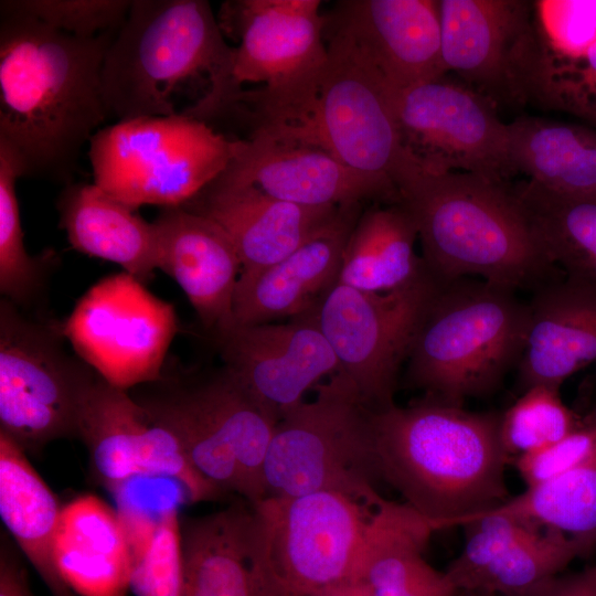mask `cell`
<instances>
[{
  "instance_id": "1",
  "label": "cell",
  "mask_w": 596,
  "mask_h": 596,
  "mask_svg": "<svg viewBox=\"0 0 596 596\" xmlns=\"http://www.w3.org/2000/svg\"><path fill=\"white\" fill-rule=\"evenodd\" d=\"M117 32L77 38L0 9V140L22 177L73 182L83 146L109 118L102 70Z\"/></svg>"
},
{
  "instance_id": "2",
  "label": "cell",
  "mask_w": 596,
  "mask_h": 596,
  "mask_svg": "<svg viewBox=\"0 0 596 596\" xmlns=\"http://www.w3.org/2000/svg\"><path fill=\"white\" fill-rule=\"evenodd\" d=\"M501 414L469 412L424 397L373 413L381 480L436 531L501 505L509 456Z\"/></svg>"
},
{
  "instance_id": "3",
  "label": "cell",
  "mask_w": 596,
  "mask_h": 596,
  "mask_svg": "<svg viewBox=\"0 0 596 596\" xmlns=\"http://www.w3.org/2000/svg\"><path fill=\"white\" fill-rule=\"evenodd\" d=\"M395 187L416 225L424 265L438 283L478 277L534 291L552 280L555 267L507 183L467 172H428L411 159Z\"/></svg>"
},
{
  "instance_id": "4",
  "label": "cell",
  "mask_w": 596,
  "mask_h": 596,
  "mask_svg": "<svg viewBox=\"0 0 596 596\" xmlns=\"http://www.w3.org/2000/svg\"><path fill=\"white\" fill-rule=\"evenodd\" d=\"M319 0H235L217 22L238 42L232 96L211 118L247 136H294L315 113L327 63L326 18Z\"/></svg>"
},
{
  "instance_id": "5",
  "label": "cell",
  "mask_w": 596,
  "mask_h": 596,
  "mask_svg": "<svg viewBox=\"0 0 596 596\" xmlns=\"http://www.w3.org/2000/svg\"><path fill=\"white\" fill-rule=\"evenodd\" d=\"M233 46L204 0H132L107 49L102 86L108 116L117 121L180 114L174 95L206 74L204 105L232 91Z\"/></svg>"
},
{
  "instance_id": "6",
  "label": "cell",
  "mask_w": 596,
  "mask_h": 596,
  "mask_svg": "<svg viewBox=\"0 0 596 596\" xmlns=\"http://www.w3.org/2000/svg\"><path fill=\"white\" fill-rule=\"evenodd\" d=\"M528 316L510 288L473 278L439 284L406 359L408 384L455 406L492 392L518 366Z\"/></svg>"
},
{
  "instance_id": "7",
  "label": "cell",
  "mask_w": 596,
  "mask_h": 596,
  "mask_svg": "<svg viewBox=\"0 0 596 596\" xmlns=\"http://www.w3.org/2000/svg\"><path fill=\"white\" fill-rule=\"evenodd\" d=\"M373 413L344 373L319 383L312 401L277 423L264 462L266 497L332 491L379 505Z\"/></svg>"
},
{
  "instance_id": "8",
  "label": "cell",
  "mask_w": 596,
  "mask_h": 596,
  "mask_svg": "<svg viewBox=\"0 0 596 596\" xmlns=\"http://www.w3.org/2000/svg\"><path fill=\"white\" fill-rule=\"evenodd\" d=\"M88 146L94 183L136 211L189 202L226 169L237 140L178 114L117 121Z\"/></svg>"
},
{
  "instance_id": "9",
  "label": "cell",
  "mask_w": 596,
  "mask_h": 596,
  "mask_svg": "<svg viewBox=\"0 0 596 596\" xmlns=\"http://www.w3.org/2000/svg\"><path fill=\"white\" fill-rule=\"evenodd\" d=\"M223 493L266 497L264 462L279 418L224 365L173 393L139 402Z\"/></svg>"
},
{
  "instance_id": "10",
  "label": "cell",
  "mask_w": 596,
  "mask_h": 596,
  "mask_svg": "<svg viewBox=\"0 0 596 596\" xmlns=\"http://www.w3.org/2000/svg\"><path fill=\"white\" fill-rule=\"evenodd\" d=\"M379 505L332 491L265 497L252 504L270 596H310L355 579Z\"/></svg>"
},
{
  "instance_id": "11",
  "label": "cell",
  "mask_w": 596,
  "mask_h": 596,
  "mask_svg": "<svg viewBox=\"0 0 596 596\" xmlns=\"http://www.w3.org/2000/svg\"><path fill=\"white\" fill-rule=\"evenodd\" d=\"M64 341L61 322L0 299V432L25 453L76 436L79 396L95 371Z\"/></svg>"
},
{
  "instance_id": "12",
  "label": "cell",
  "mask_w": 596,
  "mask_h": 596,
  "mask_svg": "<svg viewBox=\"0 0 596 596\" xmlns=\"http://www.w3.org/2000/svg\"><path fill=\"white\" fill-rule=\"evenodd\" d=\"M324 31L327 63L316 109L294 139L321 147L356 173L396 189L394 180L411 156L400 135L395 93L345 31L327 22Z\"/></svg>"
},
{
  "instance_id": "13",
  "label": "cell",
  "mask_w": 596,
  "mask_h": 596,
  "mask_svg": "<svg viewBox=\"0 0 596 596\" xmlns=\"http://www.w3.org/2000/svg\"><path fill=\"white\" fill-rule=\"evenodd\" d=\"M439 284L428 275L404 289L370 292L337 281L312 311L340 372L372 411L395 405L400 369Z\"/></svg>"
},
{
  "instance_id": "14",
  "label": "cell",
  "mask_w": 596,
  "mask_h": 596,
  "mask_svg": "<svg viewBox=\"0 0 596 596\" xmlns=\"http://www.w3.org/2000/svg\"><path fill=\"white\" fill-rule=\"evenodd\" d=\"M61 330L79 359L109 384L128 391L162 379L178 320L171 304L124 272L91 287Z\"/></svg>"
},
{
  "instance_id": "15",
  "label": "cell",
  "mask_w": 596,
  "mask_h": 596,
  "mask_svg": "<svg viewBox=\"0 0 596 596\" xmlns=\"http://www.w3.org/2000/svg\"><path fill=\"white\" fill-rule=\"evenodd\" d=\"M394 106L403 147L422 169L500 183L514 174L509 126L476 89L443 76L396 92Z\"/></svg>"
},
{
  "instance_id": "16",
  "label": "cell",
  "mask_w": 596,
  "mask_h": 596,
  "mask_svg": "<svg viewBox=\"0 0 596 596\" xmlns=\"http://www.w3.org/2000/svg\"><path fill=\"white\" fill-rule=\"evenodd\" d=\"M76 437L85 444L95 475L113 492L137 478H169L190 502L219 500L223 492L188 460L178 438L128 391L96 372L84 385Z\"/></svg>"
},
{
  "instance_id": "17",
  "label": "cell",
  "mask_w": 596,
  "mask_h": 596,
  "mask_svg": "<svg viewBox=\"0 0 596 596\" xmlns=\"http://www.w3.org/2000/svg\"><path fill=\"white\" fill-rule=\"evenodd\" d=\"M213 340L223 365L279 419L340 371L312 311L288 323L233 326Z\"/></svg>"
},
{
  "instance_id": "18",
  "label": "cell",
  "mask_w": 596,
  "mask_h": 596,
  "mask_svg": "<svg viewBox=\"0 0 596 596\" xmlns=\"http://www.w3.org/2000/svg\"><path fill=\"white\" fill-rule=\"evenodd\" d=\"M221 179L257 187L306 206H353L365 201L398 203L395 188L351 170L321 147L255 132L236 139Z\"/></svg>"
},
{
  "instance_id": "19",
  "label": "cell",
  "mask_w": 596,
  "mask_h": 596,
  "mask_svg": "<svg viewBox=\"0 0 596 596\" xmlns=\"http://www.w3.org/2000/svg\"><path fill=\"white\" fill-rule=\"evenodd\" d=\"M531 8L521 0H439L446 74L456 73L494 104L519 100V66L538 31Z\"/></svg>"
},
{
  "instance_id": "20",
  "label": "cell",
  "mask_w": 596,
  "mask_h": 596,
  "mask_svg": "<svg viewBox=\"0 0 596 596\" xmlns=\"http://www.w3.org/2000/svg\"><path fill=\"white\" fill-rule=\"evenodd\" d=\"M182 207L221 226L237 252L241 273H253L292 253L331 224L344 206L300 205L217 177Z\"/></svg>"
},
{
  "instance_id": "21",
  "label": "cell",
  "mask_w": 596,
  "mask_h": 596,
  "mask_svg": "<svg viewBox=\"0 0 596 596\" xmlns=\"http://www.w3.org/2000/svg\"><path fill=\"white\" fill-rule=\"evenodd\" d=\"M324 17L355 41L394 93L446 75L438 1L345 0Z\"/></svg>"
},
{
  "instance_id": "22",
  "label": "cell",
  "mask_w": 596,
  "mask_h": 596,
  "mask_svg": "<svg viewBox=\"0 0 596 596\" xmlns=\"http://www.w3.org/2000/svg\"><path fill=\"white\" fill-rule=\"evenodd\" d=\"M153 223L158 269L178 283L213 339L230 330L242 270L230 237L209 217L182 206L161 207Z\"/></svg>"
},
{
  "instance_id": "23",
  "label": "cell",
  "mask_w": 596,
  "mask_h": 596,
  "mask_svg": "<svg viewBox=\"0 0 596 596\" xmlns=\"http://www.w3.org/2000/svg\"><path fill=\"white\" fill-rule=\"evenodd\" d=\"M361 206H344L331 224L279 262L241 273L234 294V326L272 323L313 311L338 280Z\"/></svg>"
},
{
  "instance_id": "24",
  "label": "cell",
  "mask_w": 596,
  "mask_h": 596,
  "mask_svg": "<svg viewBox=\"0 0 596 596\" xmlns=\"http://www.w3.org/2000/svg\"><path fill=\"white\" fill-rule=\"evenodd\" d=\"M518 363L522 391L545 385L556 390L596 360V289L552 279L533 291Z\"/></svg>"
},
{
  "instance_id": "25",
  "label": "cell",
  "mask_w": 596,
  "mask_h": 596,
  "mask_svg": "<svg viewBox=\"0 0 596 596\" xmlns=\"http://www.w3.org/2000/svg\"><path fill=\"white\" fill-rule=\"evenodd\" d=\"M183 596H270L252 504L236 502L182 528Z\"/></svg>"
},
{
  "instance_id": "26",
  "label": "cell",
  "mask_w": 596,
  "mask_h": 596,
  "mask_svg": "<svg viewBox=\"0 0 596 596\" xmlns=\"http://www.w3.org/2000/svg\"><path fill=\"white\" fill-rule=\"evenodd\" d=\"M56 568L77 596H126L130 550L118 512L93 494L64 508L54 540Z\"/></svg>"
},
{
  "instance_id": "27",
  "label": "cell",
  "mask_w": 596,
  "mask_h": 596,
  "mask_svg": "<svg viewBox=\"0 0 596 596\" xmlns=\"http://www.w3.org/2000/svg\"><path fill=\"white\" fill-rule=\"evenodd\" d=\"M56 207L58 226L74 249L115 263L142 284L153 278L159 258L153 222L145 221L94 182L66 184Z\"/></svg>"
},
{
  "instance_id": "28",
  "label": "cell",
  "mask_w": 596,
  "mask_h": 596,
  "mask_svg": "<svg viewBox=\"0 0 596 596\" xmlns=\"http://www.w3.org/2000/svg\"><path fill=\"white\" fill-rule=\"evenodd\" d=\"M434 532L407 503L384 499L374 513L355 579L365 582L374 596H457L448 574L423 556Z\"/></svg>"
},
{
  "instance_id": "29",
  "label": "cell",
  "mask_w": 596,
  "mask_h": 596,
  "mask_svg": "<svg viewBox=\"0 0 596 596\" xmlns=\"http://www.w3.org/2000/svg\"><path fill=\"white\" fill-rule=\"evenodd\" d=\"M62 509L25 451L0 432V514L52 596H77L61 577L54 540Z\"/></svg>"
},
{
  "instance_id": "30",
  "label": "cell",
  "mask_w": 596,
  "mask_h": 596,
  "mask_svg": "<svg viewBox=\"0 0 596 596\" xmlns=\"http://www.w3.org/2000/svg\"><path fill=\"white\" fill-rule=\"evenodd\" d=\"M417 230L400 203L363 211L345 244L338 283L370 292L407 288L430 275L415 253Z\"/></svg>"
},
{
  "instance_id": "31",
  "label": "cell",
  "mask_w": 596,
  "mask_h": 596,
  "mask_svg": "<svg viewBox=\"0 0 596 596\" xmlns=\"http://www.w3.org/2000/svg\"><path fill=\"white\" fill-rule=\"evenodd\" d=\"M508 126L514 173L558 194L596 198V128L539 117Z\"/></svg>"
},
{
  "instance_id": "32",
  "label": "cell",
  "mask_w": 596,
  "mask_h": 596,
  "mask_svg": "<svg viewBox=\"0 0 596 596\" xmlns=\"http://www.w3.org/2000/svg\"><path fill=\"white\" fill-rule=\"evenodd\" d=\"M513 190L549 262L596 289V198L558 194L529 180Z\"/></svg>"
},
{
  "instance_id": "33",
  "label": "cell",
  "mask_w": 596,
  "mask_h": 596,
  "mask_svg": "<svg viewBox=\"0 0 596 596\" xmlns=\"http://www.w3.org/2000/svg\"><path fill=\"white\" fill-rule=\"evenodd\" d=\"M496 510L536 529L596 544V449L566 472L510 497Z\"/></svg>"
},
{
  "instance_id": "34",
  "label": "cell",
  "mask_w": 596,
  "mask_h": 596,
  "mask_svg": "<svg viewBox=\"0 0 596 596\" xmlns=\"http://www.w3.org/2000/svg\"><path fill=\"white\" fill-rule=\"evenodd\" d=\"M22 177L12 149L0 140V292L18 308L40 313V301L47 288L57 254L46 249L31 256L24 246L17 179Z\"/></svg>"
},
{
  "instance_id": "35",
  "label": "cell",
  "mask_w": 596,
  "mask_h": 596,
  "mask_svg": "<svg viewBox=\"0 0 596 596\" xmlns=\"http://www.w3.org/2000/svg\"><path fill=\"white\" fill-rule=\"evenodd\" d=\"M592 547L558 531L534 530L481 572L467 592L526 596Z\"/></svg>"
},
{
  "instance_id": "36",
  "label": "cell",
  "mask_w": 596,
  "mask_h": 596,
  "mask_svg": "<svg viewBox=\"0 0 596 596\" xmlns=\"http://www.w3.org/2000/svg\"><path fill=\"white\" fill-rule=\"evenodd\" d=\"M579 423L558 390L535 385L501 414L500 437L508 456L520 457L560 441Z\"/></svg>"
},
{
  "instance_id": "37",
  "label": "cell",
  "mask_w": 596,
  "mask_h": 596,
  "mask_svg": "<svg viewBox=\"0 0 596 596\" xmlns=\"http://www.w3.org/2000/svg\"><path fill=\"white\" fill-rule=\"evenodd\" d=\"M184 554L177 505L161 514L146 551L131 563L129 590L135 596H183Z\"/></svg>"
},
{
  "instance_id": "38",
  "label": "cell",
  "mask_w": 596,
  "mask_h": 596,
  "mask_svg": "<svg viewBox=\"0 0 596 596\" xmlns=\"http://www.w3.org/2000/svg\"><path fill=\"white\" fill-rule=\"evenodd\" d=\"M459 526L465 531L464 546L446 571L458 590H467L481 572L521 539L538 530L496 510L471 517Z\"/></svg>"
},
{
  "instance_id": "39",
  "label": "cell",
  "mask_w": 596,
  "mask_h": 596,
  "mask_svg": "<svg viewBox=\"0 0 596 596\" xmlns=\"http://www.w3.org/2000/svg\"><path fill=\"white\" fill-rule=\"evenodd\" d=\"M132 0H4L0 9L33 18L77 38L118 31Z\"/></svg>"
},
{
  "instance_id": "40",
  "label": "cell",
  "mask_w": 596,
  "mask_h": 596,
  "mask_svg": "<svg viewBox=\"0 0 596 596\" xmlns=\"http://www.w3.org/2000/svg\"><path fill=\"white\" fill-rule=\"evenodd\" d=\"M542 40L556 54L576 57L596 43V0L534 2Z\"/></svg>"
},
{
  "instance_id": "41",
  "label": "cell",
  "mask_w": 596,
  "mask_h": 596,
  "mask_svg": "<svg viewBox=\"0 0 596 596\" xmlns=\"http://www.w3.org/2000/svg\"><path fill=\"white\" fill-rule=\"evenodd\" d=\"M596 449V413L560 441L517 457L515 468L526 488L546 482L584 461Z\"/></svg>"
},
{
  "instance_id": "42",
  "label": "cell",
  "mask_w": 596,
  "mask_h": 596,
  "mask_svg": "<svg viewBox=\"0 0 596 596\" xmlns=\"http://www.w3.org/2000/svg\"><path fill=\"white\" fill-rule=\"evenodd\" d=\"M526 596H596V564L575 574L555 576Z\"/></svg>"
},
{
  "instance_id": "43",
  "label": "cell",
  "mask_w": 596,
  "mask_h": 596,
  "mask_svg": "<svg viewBox=\"0 0 596 596\" xmlns=\"http://www.w3.org/2000/svg\"><path fill=\"white\" fill-rule=\"evenodd\" d=\"M0 596H35L24 566L7 543L0 554Z\"/></svg>"
},
{
  "instance_id": "44",
  "label": "cell",
  "mask_w": 596,
  "mask_h": 596,
  "mask_svg": "<svg viewBox=\"0 0 596 596\" xmlns=\"http://www.w3.org/2000/svg\"><path fill=\"white\" fill-rule=\"evenodd\" d=\"M310 596H374L362 579H350L317 590Z\"/></svg>"
},
{
  "instance_id": "45",
  "label": "cell",
  "mask_w": 596,
  "mask_h": 596,
  "mask_svg": "<svg viewBox=\"0 0 596 596\" xmlns=\"http://www.w3.org/2000/svg\"><path fill=\"white\" fill-rule=\"evenodd\" d=\"M587 121L596 128V103Z\"/></svg>"
},
{
  "instance_id": "46",
  "label": "cell",
  "mask_w": 596,
  "mask_h": 596,
  "mask_svg": "<svg viewBox=\"0 0 596 596\" xmlns=\"http://www.w3.org/2000/svg\"><path fill=\"white\" fill-rule=\"evenodd\" d=\"M479 596H492L491 594H487V593H481V592H477Z\"/></svg>"
},
{
  "instance_id": "47",
  "label": "cell",
  "mask_w": 596,
  "mask_h": 596,
  "mask_svg": "<svg viewBox=\"0 0 596 596\" xmlns=\"http://www.w3.org/2000/svg\"><path fill=\"white\" fill-rule=\"evenodd\" d=\"M536 36H538V35H536ZM535 39H536V38H535ZM535 39H534V40H535ZM534 40L531 42V44L534 42ZM531 44H530V45H531ZM530 45H529V46H530ZM529 46H528V47H529ZM526 50H528V49H526ZM525 52H526V51H525ZM524 54H525V53H524ZM523 56H524V55H523ZM522 60H523V58H522ZM521 63H522V62H521ZM520 70H521V66H520ZM519 77H520V74H519ZM519 96H520V95H519Z\"/></svg>"
}]
</instances>
